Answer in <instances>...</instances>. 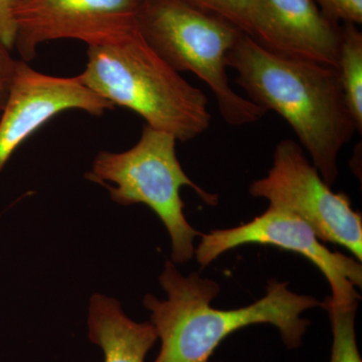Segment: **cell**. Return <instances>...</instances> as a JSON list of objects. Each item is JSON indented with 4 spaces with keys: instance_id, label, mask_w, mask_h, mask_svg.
<instances>
[{
    "instance_id": "6da1fadb",
    "label": "cell",
    "mask_w": 362,
    "mask_h": 362,
    "mask_svg": "<svg viewBox=\"0 0 362 362\" xmlns=\"http://www.w3.org/2000/svg\"><path fill=\"white\" fill-rule=\"evenodd\" d=\"M247 99L287 121L328 187L337 159L356 132L339 73L332 66L274 54L242 33L226 56Z\"/></svg>"
},
{
    "instance_id": "7a4b0ae2",
    "label": "cell",
    "mask_w": 362,
    "mask_h": 362,
    "mask_svg": "<svg viewBox=\"0 0 362 362\" xmlns=\"http://www.w3.org/2000/svg\"><path fill=\"white\" fill-rule=\"evenodd\" d=\"M159 282L168 299L148 294L143 301L151 312V324L161 341L153 362H211L225 338L255 324L275 326L286 347L296 349L311 323L302 313L322 306L315 297L292 292L289 283L272 280L265 296L255 303L220 310L211 306L220 294V285L197 273L183 276L170 261H166Z\"/></svg>"
},
{
    "instance_id": "3957f363",
    "label": "cell",
    "mask_w": 362,
    "mask_h": 362,
    "mask_svg": "<svg viewBox=\"0 0 362 362\" xmlns=\"http://www.w3.org/2000/svg\"><path fill=\"white\" fill-rule=\"evenodd\" d=\"M87 56L78 80L113 106L129 109L177 141L209 129L211 116L204 93L169 66L138 28L88 45Z\"/></svg>"
},
{
    "instance_id": "277c9868",
    "label": "cell",
    "mask_w": 362,
    "mask_h": 362,
    "mask_svg": "<svg viewBox=\"0 0 362 362\" xmlns=\"http://www.w3.org/2000/svg\"><path fill=\"white\" fill-rule=\"evenodd\" d=\"M176 141L170 133L145 125L132 148L99 152L85 177L108 188L117 204L149 206L170 235L173 261L185 263L194 257V239L202 235L185 218L181 187L192 188L209 206L218 204V195L188 177L176 156Z\"/></svg>"
},
{
    "instance_id": "5b68a950",
    "label": "cell",
    "mask_w": 362,
    "mask_h": 362,
    "mask_svg": "<svg viewBox=\"0 0 362 362\" xmlns=\"http://www.w3.org/2000/svg\"><path fill=\"white\" fill-rule=\"evenodd\" d=\"M137 28L144 40L178 73L190 71L211 90L226 123L242 126L266 111L230 87L226 56L242 32L185 0H143Z\"/></svg>"
},
{
    "instance_id": "8992f818",
    "label": "cell",
    "mask_w": 362,
    "mask_h": 362,
    "mask_svg": "<svg viewBox=\"0 0 362 362\" xmlns=\"http://www.w3.org/2000/svg\"><path fill=\"white\" fill-rule=\"evenodd\" d=\"M249 192L270 206L294 214L323 243L345 247L361 262V214L352 209L346 194L332 192L297 142L278 143L268 175L252 181Z\"/></svg>"
},
{
    "instance_id": "52a82bcc",
    "label": "cell",
    "mask_w": 362,
    "mask_h": 362,
    "mask_svg": "<svg viewBox=\"0 0 362 362\" xmlns=\"http://www.w3.org/2000/svg\"><path fill=\"white\" fill-rule=\"evenodd\" d=\"M195 250L197 262L209 266L221 255L244 245L258 244L277 247L296 252L310 261L329 283L335 305L358 303L361 288L362 267L356 259L339 252H332L319 239L308 223L285 209L269 206L254 220L237 228L211 230L201 235Z\"/></svg>"
},
{
    "instance_id": "ba28073f",
    "label": "cell",
    "mask_w": 362,
    "mask_h": 362,
    "mask_svg": "<svg viewBox=\"0 0 362 362\" xmlns=\"http://www.w3.org/2000/svg\"><path fill=\"white\" fill-rule=\"evenodd\" d=\"M143 0H20L16 40L21 61H32L37 47L58 40L86 45L104 42L137 28Z\"/></svg>"
},
{
    "instance_id": "9c48e42d",
    "label": "cell",
    "mask_w": 362,
    "mask_h": 362,
    "mask_svg": "<svg viewBox=\"0 0 362 362\" xmlns=\"http://www.w3.org/2000/svg\"><path fill=\"white\" fill-rule=\"evenodd\" d=\"M112 109L113 105L78 77L47 75L20 59L0 113V170L28 138L58 114L81 110L99 116Z\"/></svg>"
},
{
    "instance_id": "30bf717a",
    "label": "cell",
    "mask_w": 362,
    "mask_h": 362,
    "mask_svg": "<svg viewBox=\"0 0 362 362\" xmlns=\"http://www.w3.org/2000/svg\"><path fill=\"white\" fill-rule=\"evenodd\" d=\"M251 37L274 54L338 68L342 25L313 0H259Z\"/></svg>"
},
{
    "instance_id": "8fae6325",
    "label": "cell",
    "mask_w": 362,
    "mask_h": 362,
    "mask_svg": "<svg viewBox=\"0 0 362 362\" xmlns=\"http://www.w3.org/2000/svg\"><path fill=\"white\" fill-rule=\"evenodd\" d=\"M90 342L101 347L104 362H144L158 337L151 322H136L116 299L93 295L88 317Z\"/></svg>"
},
{
    "instance_id": "7c38bea8",
    "label": "cell",
    "mask_w": 362,
    "mask_h": 362,
    "mask_svg": "<svg viewBox=\"0 0 362 362\" xmlns=\"http://www.w3.org/2000/svg\"><path fill=\"white\" fill-rule=\"evenodd\" d=\"M338 73L356 132H362V33L357 25H342Z\"/></svg>"
},
{
    "instance_id": "4fadbf2b",
    "label": "cell",
    "mask_w": 362,
    "mask_h": 362,
    "mask_svg": "<svg viewBox=\"0 0 362 362\" xmlns=\"http://www.w3.org/2000/svg\"><path fill=\"white\" fill-rule=\"evenodd\" d=\"M358 303L335 305L329 297L322 306L329 314L332 326V349L329 362H362L356 342V317Z\"/></svg>"
},
{
    "instance_id": "5bb4252c",
    "label": "cell",
    "mask_w": 362,
    "mask_h": 362,
    "mask_svg": "<svg viewBox=\"0 0 362 362\" xmlns=\"http://www.w3.org/2000/svg\"><path fill=\"white\" fill-rule=\"evenodd\" d=\"M197 8L235 26L251 37L258 13L259 0H185Z\"/></svg>"
},
{
    "instance_id": "9a60e30c",
    "label": "cell",
    "mask_w": 362,
    "mask_h": 362,
    "mask_svg": "<svg viewBox=\"0 0 362 362\" xmlns=\"http://www.w3.org/2000/svg\"><path fill=\"white\" fill-rule=\"evenodd\" d=\"M324 16L334 23H362V0H313Z\"/></svg>"
},
{
    "instance_id": "2e32d148",
    "label": "cell",
    "mask_w": 362,
    "mask_h": 362,
    "mask_svg": "<svg viewBox=\"0 0 362 362\" xmlns=\"http://www.w3.org/2000/svg\"><path fill=\"white\" fill-rule=\"evenodd\" d=\"M11 51L0 37V109L6 105L18 63Z\"/></svg>"
},
{
    "instance_id": "e0dca14e",
    "label": "cell",
    "mask_w": 362,
    "mask_h": 362,
    "mask_svg": "<svg viewBox=\"0 0 362 362\" xmlns=\"http://www.w3.org/2000/svg\"><path fill=\"white\" fill-rule=\"evenodd\" d=\"M18 2L20 0H0V37L11 49L16 40L14 14Z\"/></svg>"
},
{
    "instance_id": "ac0fdd59",
    "label": "cell",
    "mask_w": 362,
    "mask_h": 362,
    "mask_svg": "<svg viewBox=\"0 0 362 362\" xmlns=\"http://www.w3.org/2000/svg\"><path fill=\"white\" fill-rule=\"evenodd\" d=\"M0 113H1V109H0Z\"/></svg>"
}]
</instances>
